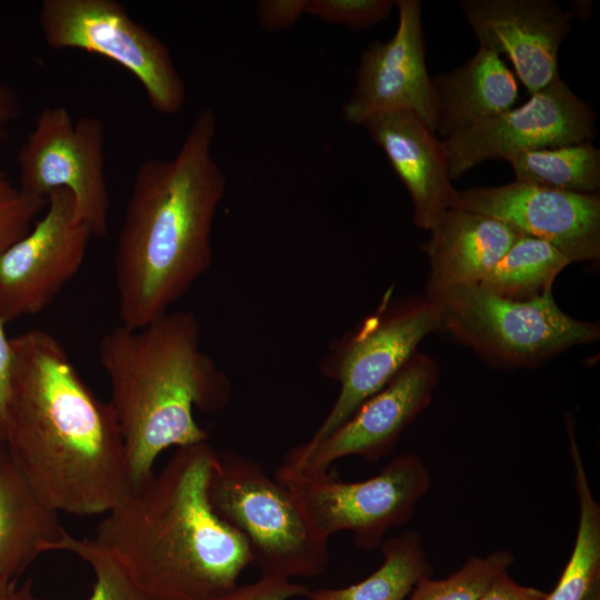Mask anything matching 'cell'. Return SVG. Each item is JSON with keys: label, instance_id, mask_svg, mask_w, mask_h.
Returning <instances> with one entry per match:
<instances>
[{"label": "cell", "instance_id": "obj_1", "mask_svg": "<svg viewBox=\"0 0 600 600\" xmlns=\"http://www.w3.org/2000/svg\"><path fill=\"white\" fill-rule=\"evenodd\" d=\"M11 346L7 453L57 513L104 516L133 489L111 404L82 380L50 332L23 331Z\"/></svg>", "mask_w": 600, "mask_h": 600}, {"label": "cell", "instance_id": "obj_2", "mask_svg": "<svg viewBox=\"0 0 600 600\" xmlns=\"http://www.w3.org/2000/svg\"><path fill=\"white\" fill-rule=\"evenodd\" d=\"M216 129L214 111L200 110L173 158H148L136 171L114 257L127 328L167 313L212 264V227L227 187L212 154Z\"/></svg>", "mask_w": 600, "mask_h": 600}, {"label": "cell", "instance_id": "obj_3", "mask_svg": "<svg viewBox=\"0 0 600 600\" xmlns=\"http://www.w3.org/2000/svg\"><path fill=\"white\" fill-rule=\"evenodd\" d=\"M214 452L209 441L177 448L96 529L92 539L149 600H213L251 564L246 539L208 500Z\"/></svg>", "mask_w": 600, "mask_h": 600}, {"label": "cell", "instance_id": "obj_4", "mask_svg": "<svg viewBox=\"0 0 600 600\" xmlns=\"http://www.w3.org/2000/svg\"><path fill=\"white\" fill-rule=\"evenodd\" d=\"M99 361L110 384L133 488L153 473L159 456L209 440L194 410L214 412L231 397L228 377L201 349L192 311H168L142 328L104 333Z\"/></svg>", "mask_w": 600, "mask_h": 600}, {"label": "cell", "instance_id": "obj_5", "mask_svg": "<svg viewBox=\"0 0 600 600\" xmlns=\"http://www.w3.org/2000/svg\"><path fill=\"white\" fill-rule=\"evenodd\" d=\"M211 508L247 541L261 576L314 578L329 563L319 537L290 491L261 463L232 450L216 451L207 481Z\"/></svg>", "mask_w": 600, "mask_h": 600}, {"label": "cell", "instance_id": "obj_6", "mask_svg": "<svg viewBox=\"0 0 600 600\" xmlns=\"http://www.w3.org/2000/svg\"><path fill=\"white\" fill-rule=\"evenodd\" d=\"M426 297L437 304L441 328L500 368H534L600 337L598 323L563 312L552 290L513 300L470 283Z\"/></svg>", "mask_w": 600, "mask_h": 600}, {"label": "cell", "instance_id": "obj_7", "mask_svg": "<svg viewBox=\"0 0 600 600\" xmlns=\"http://www.w3.org/2000/svg\"><path fill=\"white\" fill-rule=\"evenodd\" d=\"M437 304L428 297L392 298L388 291L370 314L336 339L321 358L322 376L337 381L339 394L309 442L346 422L417 353L420 342L439 330Z\"/></svg>", "mask_w": 600, "mask_h": 600}, {"label": "cell", "instance_id": "obj_8", "mask_svg": "<svg viewBox=\"0 0 600 600\" xmlns=\"http://www.w3.org/2000/svg\"><path fill=\"white\" fill-rule=\"evenodd\" d=\"M300 511L321 538L349 531L354 543L374 550L386 533L407 522L429 491L430 473L414 453H401L362 481H343L334 473L304 476L279 467L276 473Z\"/></svg>", "mask_w": 600, "mask_h": 600}, {"label": "cell", "instance_id": "obj_9", "mask_svg": "<svg viewBox=\"0 0 600 600\" xmlns=\"http://www.w3.org/2000/svg\"><path fill=\"white\" fill-rule=\"evenodd\" d=\"M39 24L50 48L96 53L129 71L156 112L173 116L184 106L186 84L169 48L120 2L44 0Z\"/></svg>", "mask_w": 600, "mask_h": 600}, {"label": "cell", "instance_id": "obj_10", "mask_svg": "<svg viewBox=\"0 0 600 600\" xmlns=\"http://www.w3.org/2000/svg\"><path fill=\"white\" fill-rule=\"evenodd\" d=\"M17 162L21 191L40 199L60 189L69 191L76 219L93 237L107 234L110 194L102 120L93 116L73 120L63 107L44 108L21 144Z\"/></svg>", "mask_w": 600, "mask_h": 600}, {"label": "cell", "instance_id": "obj_11", "mask_svg": "<svg viewBox=\"0 0 600 600\" xmlns=\"http://www.w3.org/2000/svg\"><path fill=\"white\" fill-rule=\"evenodd\" d=\"M92 237L76 219L71 193L53 191L30 230L0 253L1 321L46 309L81 268Z\"/></svg>", "mask_w": 600, "mask_h": 600}, {"label": "cell", "instance_id": "obj_12", "mask_svg": "<svg viewBox=\"0 0 600 600\" xmlns=\"http://www.w3.org/2000/svg\"><path fill=\"white\" fill-rule=\"evenodd\" d=\"M437 382L436 361L414 353L387 386L338 429L317 442L292 448L281 467L304 476H322L333 462L346 457L378 462L393 451L403 431L428 407Z\"/></svg>", "mask_w": 600, "mask_h": 600}, {"label": "cell", "instance_id": "obj_13", "mask_svg": "<svg viewBox=\"0 0 600 600\" xmlns=\"http://www.w3.org/2000/svg\"><path fill=\"white\" fill-rule=\"evenodd\" d=\"M596 113L561 79L520 107L484 119L442 140L451 180L491 159L526 150L591 141Z\"/></svg>", "mask_w": 600, "mask_h": 600}, {"label": "cell", "instance_id": "obj_14", "mask_svg": "<svg viewBox=\"0 0 600 600\" xmlns=\"http://www.w3.org/2000/svg\"><path fill=\"white\" fill-rule=\"evenodd\" d=\"M396 8L393 36L373 41L360 57L353 90L342 106V119L361 126L377 114L410 110L434 132L436 96L424 58L421 2L397 0Z\"/></svg>", "mask_w": 600, "mask_h": 600}, {"label": "cell", "instance_id": "obj_15", "mask_svg": "<svg viewBox=\"0 0 600 600\" xmlns=\"http://www.w3.org/2000/svg\"><path fill=\"white\" fill-rule=\"evenodd\" d=\"M456 208L494 218L519 236L546 241L572 263L600 256V197L519 181L460 191Z\"/></svg>", "mask_w": 600, "mask_h": 600}, {"label": "cell", "instance_id": "obj_16", "mask_svg": "<svg viewBox=\"0 0 600 600\" xmlns=\"http://www.w3.org/2000/svg\"><path fill=\"white\" fill-rule=\"evenodd\" d=\"M460 7L479 47L503 53L533 94L560 78L558 53L571 13L546 0H463Z\"/></svg>", "mask_w": 600, "mask_h": 600}, {"label": "cell", "instance_id": "obj_17", "mask_svg": "<svg viewBox=\"0 0 600 600\" xmlns=\"http://www.w3.org/2000/svg\"><path fill=\"white\" fill-rule=\"evenodd\" d=\"M384 152L413 203V222L429 230L459 193L451 183L442 140L412 111L373 116L361 124Z\"/></svg>", "mask_w": 600, "mask_h": 600}, {"label": "cell", "instance_id": "obj_18", "mask_svg": "<svg viewBox=\"0 0 600 600\" xmlns=\"http://www.w3.org/2000/svg\"><path fill=\"white\" fill-rule=\"evenodd\" d=\"M421 246L429 261L426 296L480 282L518 238L489 216L462 208L442 213Z\"/></svg>", "mask_w": 600, "mask_h": 600}, {"label": "cell", "instance_id": "obj_19", "mask_svg": "<svg viewBox=\"0 0 600 600\" xmlns=\"http://www.w3.org/2000/svg\"><path fill=\"white\" fill-rule=\"evenodd\" d=\"M434 132L441 140L514 108L518 83L500 54L479 47L459 68L432 78Z\"/></svg>", "mask_w": 600, "mask_h": 600}, {"label": "cell", "instance_id": "obj_20", "mask_svg": "<svg viewBox=\"0 0 600 600\" xmlns=\"http://www.w3.org/2000/svg\"><path fill=\"white\" fill-rule=\"evenodd\" d=\"M67 533L59 513L36 494L6 449L0 450V581L19 580Z\"/></svg>", "mask_w": 600, "mask_h": 600}, {"label": "cell", "instance_id": "obj_21", "mask_svg": "<svg viewBox=\"0 0 600 600\" xmlns=\"http://www.w3.org/2000/svg\"><path fill=\"white\" fill-rule=\"evenodd\" d=\"M566 428L579 503V522L572 553L557 586L544 600H587L600 584V504L588 480L573 420L568 416Z\"/></svg>", "mask_w": 600, "mask_h": 600}, {"label": "cell", "instance_id": "obj_22", "mask_svg": "<svg viewBox=\"0 0 600 600\" xmlns=\"http://www.w3.org/2000/svg\"><path fill=\"white\" fill-rule=\"evenodd\" d=\"M381 566L362 581L343 588L310 590L308 600H406L418 580L432 573L421 536L407 530L382 542Z\"/></svg>", "mask_w": 600, "mask_h": 600}, {"label": "cell", "instance_id": "obj_23", "mask_svg": "<svg viewBox=\"0 0 600 600\" xmlns=\"http://www.w3.org/2000/svg\"><path fill=\"white\" fill-rule=\"evenodd\" d=\"M506 160L519 182L581 194L600 188V151L591 141L526 150Z\"/></svg>", "mask_w": 600, "mask_h": 600}, {"label": "cell", "instance_id": "obj_24", "mask_svg": "<svg viewBox=\"0 0 600 600\" xmlns=\"http://www.w3.org/2000/svg\"><path fill=\"white\" fill-rule=\"evenodd\" d=\"M572 262L550 243L518 236L502 258L478 283L513 300H528L552 290L556 278Z\"/></svg>", "mask_w": 600, "mask_h": 600}, {"label": "cell", "instance_id": "obj_25", "mask_svg": "<svg viewBox=\"0 0 600 600\" xmlns=\"http://www.w3.org/2000/svg\"><path fill=\"white\" fill-rule=\"evenodd\" d=\"M514 556L496 550L486 557H470L444 579L421 577L407 600H479L493 580L508 571Z\"/></svg>", "mask_w": 600, "mask_h": 600}, {"label": "cell", "instance_id": "obj_26", "mask_svg": "<svg viewBox=\"0 0 600 600\" xmlns=\"http://www.w3.org/2000/svg\"><path fill=\"white\" fill-rule=\"evenodd\" d=\"M54 551L71 552L92 569L94 583L87 600H149L120 562L92 538L68 532Z\"/></svg>", "mask_w": 600, "mask_h": 600}, {"label": "cell", "instance_id": "obj_27", "mask_svg": "<svg viewBox=\"0 0 600 600\" xmlns=\"http://www.w3.org/2000/svg\"><path fill=\"white\" fill-rule=\"evenodd\" d=\"M48 199L31 197L0 170V253L22 238L44 211Z\"/></svg>", "mask_w": 600, "mask_h": 600}, {"label": "cell", "instance_id": "obj_28", "mask_svg": "<svg viewBox=\"0 0 600 600\" xmlns=\"http://www.w3.org/2000/svg\"><path fill=\"white\" fill-rule=\"evenodd\" d=\"M393 0H307L306 13L329 23L363 29L382 22Z\"/></svg>", "mask_w": 600, "mask_h": 600}, {"label": "cell", "instance_id": "obj_29", "mask_svg": "<svg viewBox=\"0 0 600 600\" xmlns=\"http://www.w3.org/2000/svg\"><path fill=\"white\" fill-rule=\"evenodd\" d=\"M309 591V587L304 583L280 577L261 576L251 583L237 584L213 600H291L306 597Z\"/></svg>", "mask_w": 600, "mask_h": 600}, {"label": "cell", "instance_id": "obj_30", "mask_svg": "<svg viewBox=\"0 0 600 600\" xmlns=\"http://www.w3.org/2000/svg\"><path fill=\"white\" fill-rule=\"evenodd\" d=\"M307 0H260L256 2V18L267 31L291 29L306 13Z\"/></svg>", "mask_w": 600, "mask_h": 600}, {"label": "cell", "instance_id": "obj_31", "mask_svg": "<svg viewBox=\"0 0 600 600\" xmlns=\"http://www.w3.org/2000/svg\"><path fill=\"white\" fill-rule=\"evenodd\" d=\"M12 373V346L0 319V450L4 449L7 406Z\"/></svg>", "mask_w": 600, "mask_h": 600}, {"label": "cell", "instance_id": "obj_32", "mask_svg": "<svg viewBox=\"0 0 600 600\" xmlns=\"http://www.w3.org/2000/svg\"><path fill=\"white\" fill-rule=\"evenodd\" d=\"M547 594L537 588L518 583L506 571L493 580L479 600H544Z\"/></svg>", "mask_w": 600, "mask_h": 600}, {"label": "cell", "instance_id": "obj_33", "mask_svg": "<svg viewBox=\"0 0 600 600\" xmlns=\"http://www.w3.org/2000/svg\"><path fill=\"white\" fill-rule=\"evenodd\" d=\"M21 111L20 99L14 89L0 81V139H4L7 127Z\"/></svg>", "mask_w": 600, "mask_h": 600}, {"label": "cell", "instance_id": "obj_34", "mask_svg": "<svg viewBox=\"0 0 600 600\" xmlns=\"http://www.w3.org/2000/svg\"><path fill=\"white\" fill-rule=\"evenodd\" d=\"M0 600H41L34 592L32 580L0 581Z\"/></svg>", "mask_w": 600, "mask_h": 600}, {"label": "cell", "instance_id": "obj_35", "mask_svg": "<svg viewBox=\"0 0 600 600\" xmlns=\"http://www.w3.org/2000/svg\"><path fill=\"white\" fill-rule=\"evenodd\" d=\"M587 600H600V584L591 591Z\"/></svg>", "mask_w": 600, "mask_h": 600}]
</instances>
